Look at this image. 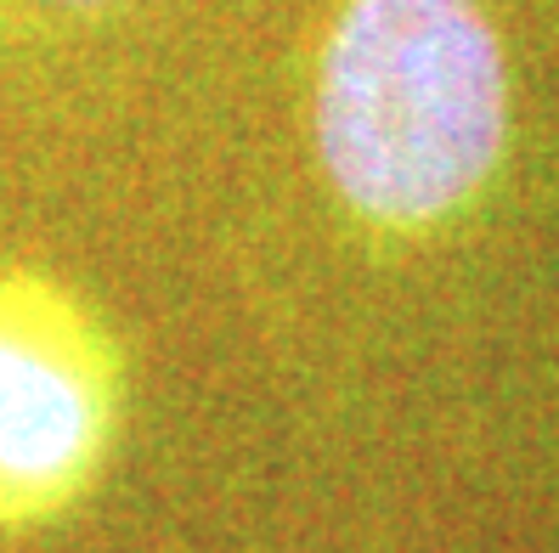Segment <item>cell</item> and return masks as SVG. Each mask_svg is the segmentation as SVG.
Segmentation results:
<instances>
[{"label":"cell","instance_id":"6da1fadb","mask_svg":"<svg viewBox=\"0 0 559 553\" xmlns=\"http://www.w3.org/2000/svg\"><path fill=\"white\" fill-rule=\"evenodd\" d=\"M509 74L475 0H350L317 74V147L379 226H436L503 158Z\"/></svg>","mask_w":559,"mask_h":553},{"label":"cell","instance_id":"7a4b0ae2","mask_svg":"<svg viewBox=\"0 0 559 553\" xmlns=\"http://www.w3.org/2000/svg\"><path fill=\"white\" fill-rule=\"evenodd\" d=\"M103 384L74 316L0 288V519L51 508L103 452Z\"/></svg>","mask_w":559,"mask_h":553},{"label":"cell","instance_id":"3957f363","mask_svg":"<svg viewBox=\"0 0 559 553\" xmlns=\"http://www.w3.org/2000/svg\"><path fill=\"white\" fill-rule=\"evenodd\" d=\"M62 7H85V0H62Z\"/></svg>","mask_w":559,"mask_h":553}]
</instances>
